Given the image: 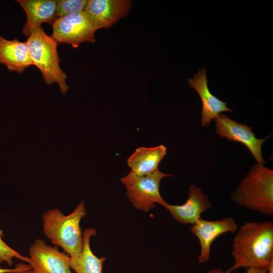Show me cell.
<instances>
[{
    "instance_id": "cell-14",
    "label": "cell",
    "mask_w": 273,
    "mask_h": 273,
    "mask_svg": "<svg viewBox=\"0 0 273 273\" xmlns=\"http://www.w3.org/2000/svg\"><path fill=\"white\" fill-rule=\"evenodd\" d=\"M0 64L11 71L22 73L33 65L27 43L15 38L8 40L0 36Z\"/></svg>"
},
{
    "instance_id": "cell-3",
    "label": "cell",
    "mask_w": 273,
    "mask_h": 273,
    "mask_svg": "<svg viewBox=\"0 0 273 273\" xmlns=\"http://www.w3.org/2000/svg\"><path fill=\"white\" fill-rule=\"evenodd\" d=\"M231 197L238 205L248 210L272 216L273 171L263 164H255Z\"/></svg>"
},
{
    "instance_id": "cell-21",
    "label": "cell",
    "mask_w": 273,
    "mask_h": 273,
    "mask_svg": "<svg viewBox=\"0 0 273 273\" xmlns=\"http://www.w3.org/2000/svg\"><path fill=\"white\" fill-rule=\"evenodd\" d=\"M267 273H273V261L267 267Z\"/></svg>"
},
{
    "instance_id": "cell-12",
    "label": "cell",
    "mask_w": 273,
    "mask_h": 273,
    "mask_svg": "<svg viewBox=\"0 0 273 273\" xmlns=\"http://www.w3.org/2000/svg\"><path fill=\"white\" fill-rule=\"evenodd\" d=\"M188 82L189 85L197 91L201 99L202 126L209 125L211 120L222 112H233L227 107V103L220 101L211 93L207 85L206 70L204 67L194 74L193 78H189Z\"/></svg>"
},
{
    "instance_id": "cell-7",
    "label": "cell",
    "mask_w": 273,
    "mask_h": 273,
    "mask_svg": "<svg viewBox=\"0 0 273 273\" xmlns=\"http://www.w3.org/2000/svg\"><path fill=\"white\" fill-rule=\"evenodd\" d=\"M29 265L33 273H72L70 257L40 239L29 248Z\"/></svg>"
},
{
    "instance_id": "cell-18",
    "label": "cell",
    "mask_w": 273,
    "mask_h": 273,
    "mask_svg": "<svg viewBox=\"0 0 273 273\" xmlns=\"http://www.w3.org/2000/svg\"><path fill=\"white\" fill-rule=\"evenodd\" d=\"M3 231L0 229V263L6 262L9 265L13 264V259L17 258L23 262H29V257L21 255L3 240Z\"/></svg>"
},
{
    "instance_id": "cell-22",
    "label": "cell",
    "mask_w": 273,
    "mask_h": 273,
    "mask_svg": "<svg viewBox=\"0 0 273 273\" xmlns=\"http://www.w3.org/2000/svg\"><path fill=\"white\" fill-rule=\"evenodd\" d=\"M209 273H225V271L223 272L220 269H214L213 270H210Z\"/></svg>"
},
{
    "instance_id": "cell-10",
    "label": "cell",
    "mask_w": 273,
    "mask_h": 273,
    "mask_svg": "<svg viewBox=\"0 0 273 273\" xmlns=\"http://www.w3.org/2000/svg\"><path fill=\"white\" fill-rule=\"evenodd\" d=\"M131 7L128 0H89L83 11L99 29L107 28L125 17Z\"/></svg>"
},
{
    "instance_id": "cell-2",
    "label": "cell",
    "mask_w": 273,
    "mask_h": 273,
    "mask_svg": "<svg viewBox=\"0 0 273 273\" xmlns=\"http://www.w3.org/2000/svg\"><path fill=\"white\" fill-rule=\"evenodd\" d=\"M86 214L81 201L70 214L58 209H49L42 216L44 235L54 246L60 247L70 257V267L79 259L83 249V234L80 221Z\"/></svg>"
},
{
    "instance_id": "cell-9",
    "label": "cell",
    "mask_w": 273,
    "mask_h": 273,
    "mask_svg": "<svg viewBox=\"0 0 273 273\" xmlns=\"http://www.w3.org/2000/svg\"><path fill=\"white\" fill-rule=\"evenodd\" d=\"M238 229L236 222L231 217L216 220H207L201 218L193 224L191 231L197 237L200 244L199 263H203L208 261L211 246L216 238L225 233H234Z\"/></svg>"
},
{
    "instance_id": "cell-20",
    "label": "cell",
    "mask_w": 273,
    "mask_h": 273,
    "mask_svg": "<svg viewBox=\"0 0 273 273\" xmlns=\"http://www.w3.org/2000/svg\"><path fill=\"white\" fill-rule=\"evenodd\" d=\"M225 273H228L226 271ZM246 273H267V268H258L250 267L247 268Z\"/></svg>"
},
{
    "instance_id": "cell-11",
    "label": "cell",
    "mask_w": 273,
    "mask_h": 273,
    "mask_svg": "<svg viewBox=\"0 0 273 273\" xmlns=\"http://www.w3.org/2000/svg\"><path fill=\"white\" fill-rule=\"evenodd\" d=\"M163 206L177 221L193 225L201 218L203 212L211 207V204L201 189L192 185L190 187L188 198L185 203L174 205L166 203Z\"/></svg>"
},
{
    "instance_id": "cell-15",
    "label": "cell",
    "mask_w": 273,
    "mask_h": 273,
    "mask_svg": "<svg viewBox=\"0 0 273 273\" xmlns=\"http://www.w3.org/2000/svg\"><path fill=\"white\" fill-rule=\"evenodd\" d=\"M166 154V148L164 145L139 147L128 158L127 164L133 173L146 175L158 170V165Z\"/></svg>"
},
{
    "instance_id": "cell-19",
    "label": "cell",
    "mask_w": 273,
    "mask_h": 273,
    "mask_svg": "<svg viewBox=\"0 0 273 273\" xmlns=\"http://www.w3.org/2000/svg\"><path fill=\"white\" fill-rule=\"evenodd\" d=\"M31 270L29 264L19 263L13 268H4L0 267V273H25Z\"/></svg>"
},
{
    "instance_id": "cell-5",
    "label": "cell",
    "mask_w": 273,
    "mask_h": 273,
    "mask_svg": "<svg viewBox=\"0 0 273 273\" xmlns=\"http://www.w3.org/2000/svg\"><path fill=\"white\" fill-rule=\"evenodd\" d=\"M173 175L158 170L144 175H138L131 171L121 179L126 189V195L136 208L146 212L158 203L162 206L166 203L159 192L161 179Z\"/></svg>"
},
{
    "instance_id": "cell-4",
    "label": "cell",
    "mask_w": 273,
    "mask_h": 273,
    "mask_svg": "<svg viewBox=\"0 0 273 273\" xmlns=\"http://www.w3.org/2000/svg\"><path fill=\"white\" fill-rule=\"evenodd\" d=\"M26 42L33 65L40 70L45 82L47 84L57 83L64 94L69 87L66 82L67 76L59 65L58 43L41 26L31 31Z\"/></svg>"
},
{
    "instance_id": "cell-13",
    "label": "cell",
    "mask_w": 273,
    "mask_h": 273,
    "mask_svg": "<svg viewBox=\"0 0 273 273\" xmlns=\"http://www.w3.org/2000/svg\"><path fill=\"white\" fill-rule=\"evenodd\" d=\"M26 15L22 32L29 36L32 30L43 23L52 25L57 18L56 0H18Z\"/></svg>"
},
{
    "instance_id": "cell-16",
    "label": "cell",
    "mask_w": 273,
    "mask_h": 273,
    "mask_svg": "<svg viewBox=\"0 0 273 273\" xmlns=\"http://www.w3.org/2000/svg\"><path fill=\"white\" fill-rule=\"evenodd\" d=\"M83 249L77 262L71 266L76 273H102L106 257L96 256L90 247V240L96 234L95 229H86L83 232Z\"/></svg>"
},
{
    "instance_id": "cell-17",
    "label": "cell",
    "mask_w": 273,
    "mask_h": 273,
    "mask_svg": "<svg viewBox=\"0 0 273 273\" xmlns=\"http://www.w3.org/2000/svg\"><path fill=\"white\" fill-rule=\"evenodd\" d=\"M87 2V0L57 1V17H62L83 11Z\"/></svg>"
},
{
    "instance_id": "cell-1",
    "label": "cell",
    "mask_w": 273,
    "mask_h": 273,
    "mask_svg": "<svg viewBox=\"0 0 273 273\" xmlns=\"http://www.w3.org/2000/svg\"><path fill=\"white\" fill-rule=\"evenodd\" d=\"M232 254L234 264L226 271L240 267L267 268L273 261V222H247L234 238Z\"/></svg>"
},
{
    "instance_id": "cell-23",
    "label": "cell",
    "mask_w": 273,
    "mask_h": 273,
    "mask_svg": "<svg viewBox=\"0 0 273 273\" xmlns=\"http://www.w3.org/2000/svg\"><path fill=\"white\" fill-rule=\"evenodd\" d=\"M25 273H33V271L32 270H30Z\"/></svg>"
},
{
    "instance_id": "cell-8",
    "label": "cell",
    "mask_w": 273,
    "mask_h": 273,
    "mask_svg": "<svg viewBox=\"0 0 273 273\" xmlns=\"http://www.w3.org/2000/svg\"><path fill=\"white\" fill-rule=\"evenodd\" d=\"M214 120L216 132L219 136L244 144L250 151L258 163L263 164L265 163L261 153V146L268 136L257 139L251 127L231 119L225 114H219Z\"/></svg>"
},
{
    "instance_id": "cell-6",
    "label": "cell",
    "mask_w": 273,
    "mask_h": 273,
    "mask_svg": "<svg viewBox=\"0 0 273 273\" xmlns=\"http://www.w3.org/2000/svg\"><path fill=\"white\" fill-rule=\"evenodd\" d=\"M52 26V38L58 44H69L73 48L85 41L95 42V33L99 29L83 11L57 18Z\"/></svg>"
}]
</instances>
